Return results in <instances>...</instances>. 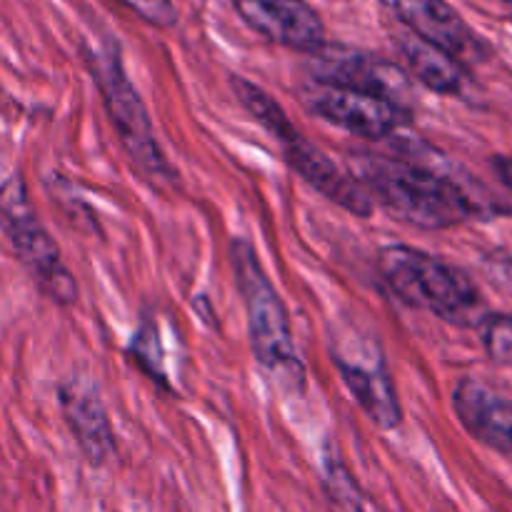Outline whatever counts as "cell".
I'll return each mask as SVG.
<instances>
[{
    "mask_svg": "<svg viewBox=\"0 0 512 512\" xmlns=\"http://www.w3.org/2000/svg\"><path fill=\"white\" fill-rule=\"evenodd\" d=\"M350 175L395 220L420 230H445L483 213V203L455 175L423 160L355 153Z\"/></svg>",
    "mask_w": 512,
    "mask_h": 512,
    "instance_id": "obj_1",
    "label": "cell"
},
{
    "mask_svg": "<svg viewBox=\"0 0 512 512\" xmlns=\"http://www.w3.org/2000/svg\"><path fill=\"white\" fill-rule=\"evenodd\" d=\"M385 285L410 308L438 315L453 325H478L485 315L478 285L448 260L413 245H385L378 253Z\"/></svg>",
    "mask_w": 512,
    "mask_h": 512,
    "instance_id": "obj_2",
    "label": "cell"
},
{
    "mask_svg": "<svg viewBox=\"0 0 512 512\" xmlns=\"http://www.w3.org/2000/svg\"><path fill=\"white\" fill-rule=\"evenodd\" d=\"M230 260H233L235 280L243 295L245 313H248L250 348L260 368L268 370L273 378L288 390L303 388L305 373L298 358L290 328V315L268 273L260 265L253 245L238 238L230 243Z\"/></svg>",
    "mask_w": 512,
    "mask_h": 512,
    "instance_id": "obj_3",
    "label": "cell"
},
{
    "mask_svg": "<svg viewBox=\"0 0 512 512\" xmlns=\"http://www.w3.org/2000/svg\"><path fill=\"white\" fill-rule=\"evenodd\" d=\"M230 88H233L235 98L250 113V118L268 130L273 135L275 143L283 148L285 160L290 168L300 175L308 185H313L323 198L330 203L340 205L348 213L358 215V218H368L373 213V203L353 180V175L345 173L340 165H335L318 145L310 143L293 123H290L288 113L275 103L260 85L250 83L243 75H233L230 78Z\"/></svg>",
    "mask_w": 512,
    "mask_h": 512,
    "instance_id": "obj_4",
    "label": "cell"
},
{
    "mask_svg": "<svg viewBox=\"0 0 512 512\" xmlns=\"http://www.w3.org/2000/svg\"><path fill=\"white\" fill-rule=\"evenodd\" d=\"M90 65H93L95 83L103 95L110 123H113L120 145L128 153L133 168L158 188L160 185H173L178 175L170 168L168 158H165L163 148L155 138L153 120H150L143 98L125 73L118 45H105V48L93 50Z\"/></svg>",
    "mask_w": 512,
    "mask_h": 512,
    "instance_id": "obj_5",
    "label": "cell"
},
{
    "mask_svg": "<svg viewBox=\"0 0 512 512\" xmlns=\"http://www.w3.org/2000/svg\"><path fill=\"white\" fill-rule=\"evenodd\" d=\"M0 228L8 235L20 263L50 300L58 305H73L78 300V283L60 260L53 235L40 223L20 175L0 185Z\"/></svg>",
    "mask_w": 512,
    "mask_h": 512,
    "instance_id": "obj_6",
    "label": "cell"
},
{
    "mask_svg": "<svg viewBox=\"0 0 512 512\" xmlns=\"http://www.w3.org/2000/svg\"><path fill=\"white\" fill-rule=\"evenodd\" d=\"M333 363L343 375V383L358 400L363 413L378 428L395 430L403 423V405L390 375L378 340L363 333H350L333 343Z\"/></svg>",
    "mask_w": 512,
    "mask_h": 512,
    "instance_id": "obj_7",
    "label": "cell"
},
{
    "mask_svg": "<svg viewBox=\"0 0 512 512\" xmlns=\"http://www.w3.org/2000/svg\"><path fill=\"white\" fill-rule=\"evenodd\" d=\"M303 103L325 123L365 140H383L393 135L405 120V110L378 95L310 80L303 90Z\"/></svg>",
    "mask_w": 512,
    "mask_h": 512,
    "instance_id": "obj_8",
    "label": "cell"
},
{
    "mask_svg": "<svg viewBox=\"0 0 512 512\" xmlns=\"http://www.w3.org/2000/svg\"><path fill=\"white\" fill-rule=\"evenodd\" d=\"M313 58V65H310L313 78L310 80L363 90V93L378 95L405 110V103L410 98V80L400 65L345 48H320L318 53H313Z\"/></svg>",
    "mask_w": 512,
    "mask_h": 512,
    "instance_id": "obj_9",
    "label": "cell"
},
{
    "mask_svg": "<svg viewBox=\"0 0 512 512\" xmlns=\"http://www.w3.org/2000/svg\"><path fill=\"white\" fill-rule=\"evenodd\" d=\"M388 3L410 33L450 53L463 65L485 60L490 55L488 43L445 0H388Z\"/></svg>",
    "mask_w": 512,
    "mask_h": 512,
    "instance_id": "obj_10",
    "label": "cell"
},
{
    "mask_svg": "<svg viewBox=\"0 0 512 512\" xmlns=\"http://www.w3.org/2000/svg\"><path fill=\"white\" fill-rule=\"evenodd\" d=\"M245 25L265 40L300 53L325 48V23L305 0H233Z\"/></svg>",
    "mask_w": 512,
    "mask_h": 512,
    "instance_id": "obj_11",
    "label": "cell"
},
{
    "mask_svg": "<svg viewBox=\"0 0 512 512\" xmlns=\"http://www.w3.org/2000/svg\"><path fill=\"white\" fill-rule=\"evenodd\" d=\"M58 403L75 443L93 465H105L115 455V435L108 410L100 400L98 385L83 375L63 380Z\"/></svg>",
    "mask_w": 512,
    "mask_h": 512,
    "instance_id": "obj_12",
    "label": "cell"
},
{
    "mask_svg": "<svg viewBox=\"0 0 512 512\" xmlns=\"http://www.w3.org/2000/svg\"><path fill=\"white\" fill-rule=\"evenodd\" d=\"M453 408L463 428L478 443L512 455V403L475 378L460 380L453 390Z\"/></svg>",
    "mask_w": 512,
    "mask_h": 512,
    "instance_id": "obj_13",
    "label": "cell"
},
{
    "mask_svg": "<svg viewBox=\"0 0 512 512\" xmlns=\"http://www.w3.org/2000/svg\"><path fill=\"white\" fill-rule=\"evenodd\" d=\"M395 43H398L400 55H403L405 68H408V73L418 83H423L425 88L440 95L465 93V88L470 83V75L468 68L458 58H453L445 50L435 48V45L425 43L423 38L413 35L410 30L395 35Z\"/></svg>",
    "mask_w": 512,
    "mask_h": 512,
    "instance_id": "obj_14",
    "label": "cell"
},
{
    "mask_svg": "<svg viewBox=\"0 0 512 512\" xmlns=\"http://www.w3.org/2000/svg\"><path fill=\"white\" fill-rule=\"evenodd\" d=\"M323 493L333 512H363V493L338 455L323 463Z\"/></svg>",
    "mask_w": 512,
    "mask_h": 512,
    "instance_id": "obj_15",
    "label": "cell"
},
{
    "mask_svg": "<svg viewBox=\"0 0 512 512\" xmlns=\"http://www.w3.org/2000/svg\"><path fill=\"white\" fill-rule=\"evenodd\" d=\"M480 343L493 363L512 365V315L488 313L478 323Z\"/></svg>",
    "mask_w": 512,
    "mask_h": 512,
    "instance_id": "obj_16",
    "label": "cell"
},
{
    "mask_svg": "<svg viewBox=\"0 0 512 512\" xmlns=\"http://www.w3.org/2000/svg\"><path fill=\"white\" fill-rule=\"evenodd\" d=\"M120 3L155 28L168 30L178 23V8L173 0H120Z\"/></svg>",
    "mask_w": 512,
    "mask_h": 512,
    "instance_id": "obj_17",
    "label": "cell"
},
{
    "mask_svg": "<svg viewBox=\"0 0 512 512\" xmlns=\"http://www.w3.org/2000/svg\"><path fill=\"white\" fill-rule=\"evenodd\" d=\"M133 360H138L150 375L155 378H163V370H160V343H158V330L153 325H143L138 330L133 340Z\"/></svg>",
    "mask_w": 512,
    "mask_h": 512,
    "instance_id": "obj_18",
    "label": "cell"
},
{
    "mask_svg": "<svg viewBox=\"0 0 512 512\" xmlns=\"http://www.w3.org/2000/svg\"><path fill=\"white\" fill-rule=\"evenodd\" d=\"M495 3L505 5V8H510V10H512V0H495Z\"/></svg>",
    "mask_w": 512,
    "mask_h": 512,
    "instance_id": "obj_19",
    "label": "cell"
}]
</instances>
